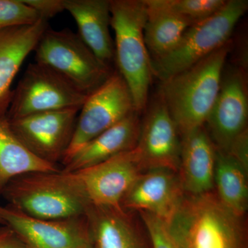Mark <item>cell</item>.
<instances>
[{"mask_svg": "<svg viewBox=\"0 0 248 248\" xmlns=\"http://www.w3.org/2000/svg\"><path fill=\"white\" fill-rule=\"evenodd\" d=\"M248 116L244 76L240 71L231 72L222 78L219 92L205 122L217 150L228 151L235 139L247 130Z\"/></svg>", "mask_w": 248, "mask_h": 248, "instance_id": "obj_14", "label": "cell"}, {"mask_svg": "<svg viewBox=\"0 0 248 248\" xmlns=\"http://www.w3.org/2000/svg\"><path fill=\"white\" fill-rule=\"evenodd\" d=\"M40 19L37 11L24 0H0V30L32 25Z\"/></svg>", "mask_w": 248, "mask_h": 248, "instance_id": "obj_24", "label": "cell"}, {"mask_svg": "<svg viewBox=\"0 0 248 248\" xmlns=\"http://www.w3.org/2000/svg\"><path fill=\"white\" fill-rule=\"evenodd\" d=\"M32 154L16 137L6 115L0 114V197L13 179L31 172L59 170Z\"/></svg>", "mask_w": 248, "mask_h": 248, "instance_id": "obj_20", "label": "cell"}, {"mask_svg": "<svg viewBox=\"0 0 248 248\" xmlns=\"http://www.w3.org/2000/svg\"><path fill=\"white\" fill-rule=\"evenodd\" d=\"M226 153L239 161L245 169L248 170V131L245 130L240 134L232 143Z\"/></svg>", "mask_w": 248, "mask_h": 248, "instance_id": "obj_27", "label": "cell"}, {"mask_svg": "<svg viewBox=\"0 0 248 248\" xmlns=\"http://www.w3.org/2000/svg\"><path fill=\"white\" fill-rule=\"evenodd\" d=\"M111 28L115 32V60L128 85L135 110L146 108L152 76L151 55L144 40V0H110Z\"/></svg>", "mask_w": 248, "mask_h": 248, "instance_id": "obj_4", "label": "cell"}, {"mask_svg": "<svg viewBox=\"0 0 248 248\" xmlns=\"http://www.w3.org/2000/svg\"><path fill=\"white\" fill-rule=\"evenodd\" d=\"M158 4L188 21L192 25L216 14L227 0H156Z\"/></svg>", "mask_w": 248, "mask_h": 248, "instance_id": "obj_23", "label": "cell"}, {"mask_svg": "<svg viewBox=\"0 0 248 248\" xmlns=\"http://www.w3.org/2000/svg\"><path fill=\"white\" fill-rule=\"evenodd\" d=\"M47 29V21L40 19L32 25L0 30V114L7 113L13 80Z\"/></svg>", "mask_w": 248, "mask_h": 248, "instance_id": "obj_18", "label": "cell"}, {"mask_svg": "<svg viewBox=\"0 0 248 248\" xmlns=\"http://www.w3.org/2000/svg\"><path fill=\"white\" fill-rule=\"evenodd\" d=\"M248 9L246 0H227L226 5L216 14L189 27L170 52L151 59L153 76L164 81L226 45L235 26Z\"/></svg>", "mask_w": 248, "mask_h": 248, "instance_id": "obj_5", "label": "cell"}, {"mask_svg": "<svg viewBox=\"0 0 248 248\" xmlns=\"http://www.w3.org/2000/svg\"><path fill=\"white\" fill-rule=\"evenodd\" d=\"M229 42L194 66L162 81L160 97L184 136L204 126L218 92Z\"/></svg>", "mask_w": 248, "mask_h": 248, "instance_id": "obj_3", "label": "cell"}, {"mask_svg": "<svg viewBox=\"0 0 248 248\" xmlns=\"http://www.w3.org/2000/svg\"><path fill=\"white\" fill-rule=\"evenodd\" d=\"M134 112L137 111L128 85L118 71H114L88 96L80 109L74 135L62 164L64 166L81 147Z\"/></svg>", "mask_w": 248, "mask_h": 248, "instance_id": "obj_8", "label": "cell"}, {"mask_svg": "<svg viewBox=\"0 0 248 248\" xmlns=\"http://www.w3.org/2000/svg\"><path fill=\"white\" fill-rule=\"evenodd\" d=\"M184 197L177 172L151 169L139 176L124 196L121 206L128 212L151 214L168 223Z\"/></svg>", "mask_w": 248, "mask_h": 248, "instance_id": "obj_13", "label": "cell"}, {"mask_svg": "<svg viewBox=\"0 0 248 248\" xmlns=\"http://www.w3.org/2000/svg\"><path fill=\"white\" fill-rule=\"evenodd\" d=\"M0 248H24L17 235L6 225L0 226Z\"/></svg>", "mask_w": 248, "mask_h": 248, "instance_id": "obj_28", "label": "cell"}, {"mask_svg": "<svg viewBox=\"0 0 248 248\" xmlns=\"http://www.w3.org/2000/svg\"><path fill=\"white\" fill-rule=\"evenodd\" d=\"M1 196L9 206L40 219L85 216L92 205L76 173L62 170L17 176L6 185Z\"/></svg>", "mask_w": 248, "mask_h": 248, "instance_id": "obj_1", "label": "cell"}, {"mask_svg": "<svg viewBox=\"0 0 248 248\" xmlns=\"http://www.w3.org/2000/svg\"><path fill=\"white\" fill-rule=\"evenodd\" d=\"M65 10L74 18L81 40L101 62L111 67L115 45L110 32V1L65 0Z\"/></svg>", "mask_w": 248, "mask_h": 248, "instance_id": "obj_17", "label": "cell"}, {"mask_svg": "<svg viewBox=\"0 0 248 248\" xmlns=\"http://www.w3.org/2000/svg\"><path fill=\"white\" fill-rule=\"evenodd\" d=\"M78 248H94V246H93L92 240L91 241H88L86 244H83L82 246H80V247Z\"/></svg>", "mask_w": 248, "mask_h": 248, "instance_id": "obj_29", "label": "cell"}, {"mask_svg": "<svg viewBox=\"0 0 248 248\" xmlns=\"http://www.w3.org/2000/svg\"><path fill=\"white\" fill-rule=\"evenodd\" d=\"M248 170L226 153L217 149L215 193L232 213L246 216L248 208Z\"/></svg>", "mask_w": 248, "mask_h": 248, "instance_id": "obj_22", "label": "cell"}, {"mask_svg": "<svg viewBox=\"0 0 248 248\" xmlns=\"http://www.w3.org/2000/svg\"><path fill=\"white\" fill-rule=\"evenodd\" d=\"M141 125L138 112H133L81 147L62 170L77 172L131 151L138 144Z\"/></svg>", "mask_w": 248, "mask_h": 248, "instance_id": "obj_16", "label": "cell"}, {"mask_svg": "<svg viewBox=\"0 0 248 248\" xmlns=\"http://www.w3.org/2000/svg\"><path fill=\"white\" fill-rule=\"evenodd\" d=\"M147 19L144 40L151 58L166 55L177 46L185 31L192 24L164 9L156 0H144Z\"/></svg>", "mask_w": 248, "mask_h": 248, "instance_id": "obj_21", "label": "cell"}, {"mask_svg": "<svg viewBox=\"0 0 248 248\" xmlns=\"http://www.w3.org/2000/svg\"><path fill=\"white\" fill-rule=\"evenodd\" d=\"M216 155V146L204 126L182 136L177 174L185 195L214 190Z\"/></svg>", "mask_w": 248, "mask_h": 248, "instance_id": "obj_15", "label": "cell"}, {"mask_svg": "<svg viewBox=\"0 0 248 248\" xmlns=\"http://www.w3.org/2000/svg\"><path fill=\"white\" fill-rule=\"evenodd\" d=\"M1 215L4 225L17 235L24 248H78L91 240L86 216L40 219L9 205L1 206Z\"/></svg>", "mask_w": 248, "mask_h": 248, "instance_id": "obj_10", "label": "cell"}, {"mask_svg": "<svg viewBox=\"0 0 248 248\" xmlns=\"http://www.w3.org/2000/svg\"><path fill=\"white\" fill-rule=\"evenodd\" d=\"M85 216L94 248H144L136 223L123 208L91 205Z\"/></svg>", "mask_w": 248, "mask_h": 248, "instance_id": "obj_19", "label": "cell"}, {"mask_svg": "<svg viewBox=\"0 0 248 248\" xmlns=\"http://www.w3.org/2000/svg\"><path fill=\"white\" fill-rule=\"evenodd\" d=\"M145 171L135 148L92 167L73 172L79 178L91 205L121 209L124 196Z\"/></svg>", "mask_w": 248, "mask_h": 248, "instance_id": "obj_11", "label": "cell"}, {"mask_svg": "<svg viewBox=\"0 0 248 248\" xmlns=\"http://www.w3.org/2000/svg\"><path fill=\"white\" fill-rule=\"evenodd\" d=\"M34 51L36 62L57 72L87 96L100 87L114 71L70 29L56 31L48 28Z\"/></svg>", "mask_w": 248, "mask_h": 248, "instance_id": "obj_6", "label": "cell"}, {"mask_svg": "<svg viewBox=\"0 0 248 248\" xmlns=\"http://www.w3.org/2000/svg\"><path fill=\"white\" fill-rule=\"evenodd\" d=\"M37 11L41 19L47 21L65 11V0H24Z\"/></svg>", "mask_w": 248, "mask_h": 248, "instance_id": "obj_26", "label": "cell"}, {"mask_svg": "<svg viewBox=\"0 0 248 248\" xmlns=\"http://www.w3.org/2000/svg\"><path fill=\"white\" fill-rule=\"evenodd\" d=\"M1 206L0 205V225H4V220H3L2 217L1 215Z\"/></svg>", "mask_w": 248, "mask_h": 248, "instance_id": "obj_30", "label": "cell"}, {"mask_svg": "<svg viewBox=\"0 0 248 248\" xmlns=\"http://www.w3.org/2000/svg\"><path fill=\"white\" fill-rule=\"evenodd\" d=\"M139 213L148 232L153 248H177L166 223L151 214Z\"/></svg>", "mask_w": 248, "mask_h": 248, "instance_id": "obj_25", "label": "cell"}, {"mask_svg": "<svg viewBox=\"0 0 248 248\" xmlns=\"http://www.w3.org/2000/svg\"><path fill=\"white\" fill-rule=\"evenodd\" d=\"M179 135L172 117L158 96L141 123L135 147L146 170L161 169L178 172L181 153Z\"/></svg>", "mask_w": 248, "mask_h": 248, "instance_id": "obj_12", "label": "cell"}, {"mask_svg": "<svg viewBox=\"0 0 248 248\" xmlns=\"http://www.w3.org/2000/svg\"><path fill=\"white\" fill-rule=\"evenodd\" d=\"M80 109L47 111L8 121L15 135L32 154L58 166L71 144Z\"/></svg>", "mask_w": 248, "mask_h": 248, "instance_id": "obj_9", "label": "cell"}, {"mask_svg": "<svg viewBox=\"0 0 248 248\" xmlns=\"http://www.w3.org/2000/svg\"><path fill=\"white\" fill-rule=\"evenodd\" d=\"M88 96L57 72L42 63H31L12 92L8 120L62 109L81 108Z\"/></svg>", "mask_w": 248, "mask_h": 248, "instance_id": "obj_7", "label": "cell"}, {"mask_svg": "<svg viewBox=\"0 0 248 248\" xmlns=\"http://www.w3.org/2000/svg\"><path fill=\"white\" fill-rule=\"evenodd\" d=\"M167 224L177 248H247V225L215 191L186 195Z\"/></svg>", "mask_w": 248, "mask_h": 248, "instance_id": "obj_2", "label": "cell"}]
</instances>
